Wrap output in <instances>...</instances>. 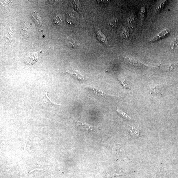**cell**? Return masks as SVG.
Instances as JSON below:
<instances>
[{
  "label": "cell",
  "instance_id": "1",
  "mask_svg": "<svg viewBox=\"0 0 178 178\" xmlns=\"http://www.w3.org/2000/svg\"><path fill=\"white\" fill-rule=\"evenodd\" d=\"M41 52V51H40L28 54L24 58V62L27 65H34L38 61L40 54Z\"/></svg>",
  "mask_w": 178,
  "mask_h": 178
},
{
  "label": "cell",
  "instance_id": "2",
  "mask_svg": "<svg viewBox=\"0 0 178 178\" xmlns=\"http://www.w3.org/2000/svg\"><path fill=\"white\" fill-rule=\"evenodd\" d=\"M170 32V30L168 28L164 30L152 38L150 40V42H154L162 39L169 34Z\"/></svg>",
  "mask_w": 178,
  "mask_h": 178
},
{
  "label": "cell",
  "instance_id": "3",
  "mask_svg": "<svg viewBox=\"0 0 178 178\" xmlns=\"http://www.w3.org/2000/svg\"><path fill=\"white\" fill-rule=\"evenodd\" d=\"M150 93L158 96H161L164 93V87L162 85H155L151 88L150 89Z\"/></svg>",
  "mask_w": 178,
  "mask_h": 178
},
{
  "label": "cell",
  "instance_id": "4",
  "mask_svg": "<svg viewBox=\"0 0 178 178\" xmlns=\"http://www.w3.org/2000/svg\"><path fill=\"white\" fill-rule=\"evenodd\" d=\"M67 73L77 80L80 81H84L85 80L84 76L79 71L75 70L68 71Z\"/></svg>",
  "mask_w": 178,
  "mask_h": 178
},
{
  "label": "cell",
  "instance_id": "5",
  "mask_svg": "<svg viewBox=\"0 0 178 178\" xmlns=\"http://www.w3.org/2000/svg\"><path fill=\"white\" fill-rule=\"evenodd\" d=\"M96 32L97 39L101 43L104 44H107L108 43L107 40L103 33L98 28H96Z\"/></svg>",
  "mask_w": 178,
  "mask_h": 178
},
{
  "label": "cell",
  "instance_id": "6",
  "mask_svg": "<svg viewBox=\"0 0 178 178\" xmlns=\"http://www.w3.org/2000/svg\"><path fill=\"white\" fill-rule=\"evenodd\" d=\"M87 87L88 88L92 90L94 92V93L97 95V96H102L104 97L108 96H112V95L107 94L105 92L102 91L101 90L97 89L96 88L93 87L89 86H88Z\"/></svg>",
  "mask_w": 178,
  "mask_h": 178
},
{
  "label": "cell",
  "instance_id": "7",
  "mask_svg": "<svg viewBox=\"0 0 178 178\" xmlns=\"http://www.w3.org/2000/svg\"><path fill=\"white\" fill-rule=\"evenodd\" d=\"M124 60L126 63L133 66L137 67H142V66H144L143 63L132 58L125 57L124 58Z\"/></svg>",
  "mask_w": 178,
  "mask_h": 178
},
{
  "label": "cell",
  "instance_id": "8",
  "mask_svg": "<svg viewBox=\"0 0 178 178\" xmlns=\"http://www.w3.org/2000/svg\"><path fill=\"white\" fill-rule=\"evenodd\" d=\"M77 124L78 126L84 130L87 131H93L96 129L94 127L87 124V123L80 122L79 121H77Z\"/></svg>",
  "mask_w": 178,
  "mask_h": 178
},
{
  "label": "cell",
  "instance_id": "9",
  "mask_svg": "<svg viewBox=\"0 0 178 178\" xmlns=\"http://www.w3.org/2000/svg\"><path fill=\"white\" fill-rule=\"evenodd\" d=\"M33 21L35 24L38 26H42V20L41 16L37 12L34 11L32 15Z\"/></svg>",
  "mask_w": 178,
  "mask_h": 178
},
{
  "label": "cell",
  "instance_id": "10",
  "mask_svg": "<svg viewBox=\"0 0 178 178\" xmlns=\"http://www.w3.org/2000/svg\"><path fill=\"white\" fill-rule=\"evenodd\" d=\"M29 28L26 25V23H24L22 27V29L21 31V37L23 39H25L29 36Z\"/></svg>",
  "mask_w": 178,
  "mask_h": 178
},
{
  "label": "cell",
  "instance_id": "11",
  "mask_svg": "<svg viewBox=\"0 0 178 178\" xmlns=\"http://www.w3.org/2000/svg\"><path fill=\"white\" fill-rule=\"evenodd\" d=\"M177 68V65H166L161 66V69L165 71H169L174 70Z\"/></svg>",
  "mask_w": 178,
  "mask_h": 178
},
{
  "label": "cell",
  "instance_id": "12",
  "mask_svg": "<svg viewBox=\"0 0 178 178\" xmlns=\"http://www.w3.org/2000/svg\"><path fill=\"white\" fill-rule=\"evenodd\" d=\"M128 22L130 28L131 30H133L135 26V19L133 15H130L128 19Z\"/></svg>",
  "mask_w": 178,
  "mask_h": 178
},
{
  "label": "cell",
  "instance_id": "13",
  "mask_svg": "<svg viewBox=\"0 0 178 178\" xmlns=\"http://www.w3.org/2000/svg\"><path fill=\"white\" fill-rule=\"evenodd\" d=\"M171 48L174 50L178 49V37L173 40L170 44Z\"/></svg>",
  "mask_w": 178,
  "mask_h": 178
},
{
  "label": "cell",
  "instance_id": "14",
  "mask_svg": "<svg viewBox=\"0 0 178 178\" xmlns=\"http://www.w3.org/2000/svg\"><path fill=\"white\" fill-rule=\"evenodd\" d=\"M118 20L115 18L111 20L109 23V25L110 27L112 29H115L118 25Z\"/></svg>",
  "mask_w": 178,
  "mask_h": 178
},
{
  "label": "cell",
  "instance_id": "15",
  "mask_svg": "<svg viewBox=\"0 0 178 178\" xmlns=\"http://www.w3.org/2000/svg\"><path fill=\"white\" fill-rule=\"evenodd\" d=\"M116 111H117L119 114L122 116L123 118L126 119L128 120H132V118H131L129 115H127L126 113L124 112V111L122 110H120L118 108L117 110H116Z\"/></svg>",
  "mask_w": 178,
  "mask_h": 178
},
{
  "label": "cell",
  "instance_id": "16",
  "mask_svg": "<svg viewBox=\"0 0 178 178\" xmlns=\"http://www.w3.org/2000/svg\"><path fill=\"white\" fill-rule=\"evenodd\" d=\"M146 9L144 7H142L140 11V17L142 22H143L145 19L146 16Z\"/></svg>",
  "mask_w": 178,
  "mask_h": 178
},
{
  "label": "cell",
  "instance_id": "17",
  "mask_svg": "<svg viewBox=\"0 0 178 178\" xmlns=\"http://www.w3.org/2000/svg\"><path fill=\"white\" fill-rule=\"evenodd\" d=\"M131 134L132 136H137L139 135V131L136 128L132 127L129 128Z\"/></svg>",
  "mask_w": 178,
  "mask_h": 178
},
{
  "label": "cell",
  "instance_id": "18",
  "mask_svg": "<svg viewBox=\"0 0 178 178\" xmlns=\"http://www.w3.org/2000/svg\"><path fill=\"white\" fill-rule=\"evenodd\" d=\"M122 37L123 39L128 38L129 37V34L128 31L125 28L123 29L122 32Z\"/></svg>",
  "mask_w": 178,
  "mask_h": 178
},
{
  "label": "cell",
  "instance_id": "19",
  "mask_svg": "<svg viewBox=\"0 0 178 178\" xmlns=\"http://www.w3.org/2000/svg\"><path fill=\"white\" fill-rule=\"evenodd\" d=\"M119 80L121 83V84L122 85L123 87L125 89H129V87L126 84V83L125 82V80L122 79V78H118Z\"/></svg>",
  "mask_w": 178,
  "mask_h": 178
},
{
  "label": "cell",
  "instance_id": "20",
  "mask_svg": "<svg viewBox=\"0 0 178 178\" xmlns=\"http://www.w3.org/2000/svg\"><path fill=\"white\" fill-rule=\"evenodd\" d=\"M165 4V2H163L161 3L158 7L157 8V12L160 11L161 9H162L163 8V7L164 6Z\"/></svg>",
  "mask_w": 178,
  "mask_h": 178
}]
</instances>
